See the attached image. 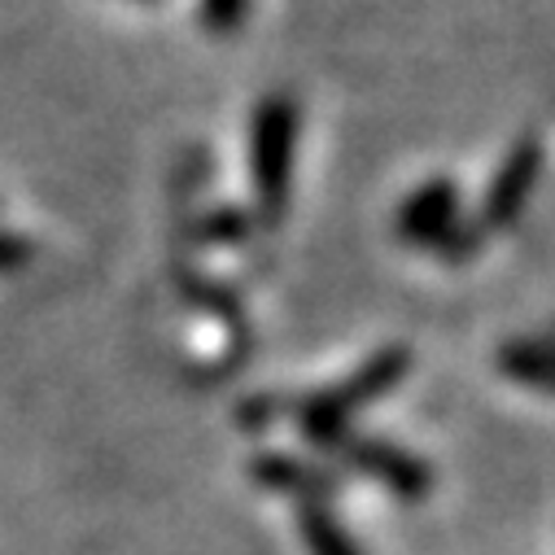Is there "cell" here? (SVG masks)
<instances>
[{
	"label": "cell",
	"mask_w": 555,
	"mask_h": 555,
	"mask_svg": "<svg viewBox=\"0 0 555 555\" xmlns=\"http://www.w3.org/2000/svg\"><path fill=\"white\" fill-rule=\"evenodd\" d=\"M285 406L275 402L271 393H258V398H249V402H241V411H236V421L241 425H249V429H262V425H271L275 415H281Z\"/></svg>",
	"instance_id": "5bb4252c"
},
{
	"label": "cell",
	"mask_w": 555,
	"mask_h": 555,
	"mask_svg": "<svg viewBox=\"0 0 555 555\" xmlns=\"http://www.w3.org/2000/svg\"><path fill=\"white\" fill-rule=\"evenodd\" d=\"M249 477L271 494L298 499V507H328L346 490V477L328 460H311L294 451H258L249 460Z\"/></svg>",
	"instance_id": "5b68a950"
},
{
	"label": "cell",
	"mask_w": 555,
	"mask_h": 555,
	"mask_svg": "<svg viewBox=\"0 0 555 555\" xmlns=\"http://www.w3.org/2000/svg\"><path fill=\"white\" fill-rule=\"evenodd\" d=\"M254 232V215L241 206H215L210 215L197 219L193 241L197 245H245Z\"/></svg>",
	"instance_id": "9c48e42d"
},
{
	"label": "cell",
	"mask_w": 555,
	"mask_h": 555,
	"mask_svg": "<svg viewBox=\"0 0 555 555\" xmlns=\"http://www.w3.org/2000/svg\"><path fill=\"white\" fill-rule=\"evenodd\" d=\"M249 0H202V27L215 36H232L245 23Z\"/></svg>",
	"instance_id": "7c38bea8"
},
{
	"label": "cell",
	"mask_w": 555,
	"mask_h": 555,
	"mask_svg": "<svg viewBox=\"0 0 555 555\" xmlns=\"http://www.w3.org/2000/svg\"><path fill=\"white\" fill-rule=\"evenodd\" d=\"M460 219H464L460 184H455L451 176H434V180L415 184V189L402 197V206H398V215H393V232H398V241L411 245V249H438V245L455 232Z\"/></svg>",
	"instance_id": "8992f818"
},
{
	"label": "cell",
	"mask_w": 555,
	"mask_h": 555,
	"mask_svg": "<svg viewBox=\"0 0 555 555\" xmlns=\"http://www.w3.org/2000/svg\"><path fill=\"white\" fill-rule=\"evenodd\" d=\"M294 163H298V105L285 92L258 101L249 118V184H254V219L258 228H281L294 197Z\"/></svg>",
	"instance_id": "7a4b0ae2"
},
{
	"label": "cell",
	"mask_w": 555,
	"mask_h": 555,
	"mask_svg": "<svg viewBox=\"0 0 555 555\" xmlns=\"http://www.w3.org/2000/svg\"><path fill=\"white\" fill-rule=\"evenodd\" d=\"M538 180H542V141H538V135H520V141L503 154L499 171L490 176V184H486L477 210L468 215V219L481 228L486 241L520 223V215H525V206H529Z\"/></svg>",
	"instance_id": "277c9868"
},
{
	"label": "cell",
	"mask_w": 555,
	"mask_h": 555,
	"mask_svg": "<svg viewBox=\"0 0 555 555\" xmlns=\"http://www.w3.org/2000/svg\"><path fill=\"white\" fill-rule=\"evenodd\" d=\"M499 372L512 385H525L533 393L551 389V337L533 333V337H512L499 346Z\"/></svg>",
	"instance_id": "52a82bcc"
},
{
	"label": "cell",
	"mask_w": 555,
	"mask_h": 555,
	"mask_svg": "<svg viewBox=\"0 0 555 555\" xmlns=\"http://www.w3.org/2000/svg\"><path fill=\"white\" fill-rule=\"evenodd\" d=\"M486 245H490V241L481 236V228H477V223L464 215V219L455 223V232H451V236H447V241H442L434 254H438L447 267H468V262H473V258H477Z\"/></svg>",
	"instance_id": "8fae6325"
},
{
	"label": "cell",
	"mask_w": 555,
	"mask_h": 555,
	"mask_svg": "<svg viewBox=\"0 0 555 555\" xmlns=\"http://www.w3.org/2000/svg\"><path fill=\"white\" fill-rule=\"evenodd\" d=\"M36 258V245L10 228H0V275H14Z\"/></svg>",
	"instance_id": "4fadbf2b"
},
{
	"label": "cell",
	"mask_w": 555,
	"mask_h": 555,
	"mask_svg": "<svg viewBox=\"0 0 555 555\" xmlns=\"http://www.w3.org/2000/svg\"><path fill=\"white\" fill-rule=\"evenodd\" d=\"M411 372V350L406 346H380L372 350L354 372L337 376L333 385L324 389H311L302 393L289 415H294V425H298V438L315 451H328L333 442H341L354 421L363 411H372L380 398H389Z\"/></svg>",
	"instance_id": "6da1fadb"
},
{
	"label": "cell",
	"mask_w": 555,
	"mask_h": 555,
	"mask_svg": "<svg viewBox=\"0 0 555 555\" xmlns=\"http://www.w3.org/2000/svg\"><path fill=\"white\" fill-rule=\"evenodd\" d=\"M328 464L341 473V477H363V481H376L385 486L393 499L402 503H421L429 499L434 490V464L425 455L406 451L402 442L393 438H380V434H359L350 429L341 442H333L328 451Z\"/></svg>",
	"instance_id": "3957f363"
},
{
	"label": "cell",
	"mask_w": 555,
	"mask_h": 555,
	"mask_svg": "<svg viewBox=\"0 0 555 555\" xmlns=\"http://www.w3.org/2000/svg\"><path fill=\"white\" fill-rule=\"evenodd\" d=\"M184 289H189V298L197 302V307H206V311H219V315H228L232 324L241 320L245 324V311H241V298L236 294H228L219 281H210V275H197V271H184Z\"/></svg>",
	"instance_id": "30bf717a"
},
{
	"label": "cell",
	"mask_w": 555,
	"mask_h": 555,
	"mask_svg": "<svg viewBox=\"0 0 555 555\" xmlns=\"http://www.w3.org/2000/svg\"><path fill=\"white\" fill-rule=\"evenodd\" d=\"M298 538L307 555H367L333 507H298Z\"/></svg>",
	"instance_id": "ba28073f"
}]
</instances>
